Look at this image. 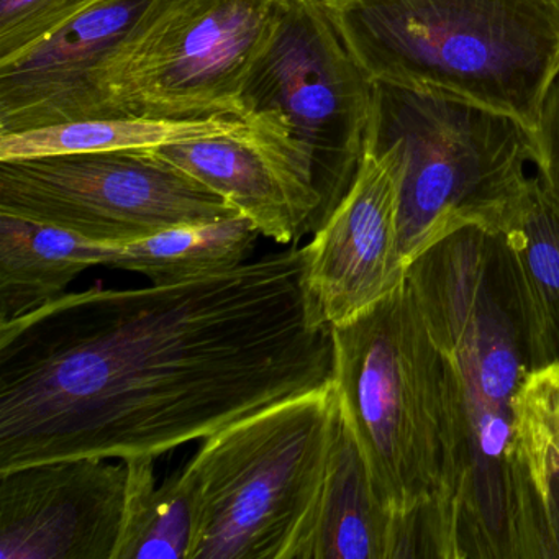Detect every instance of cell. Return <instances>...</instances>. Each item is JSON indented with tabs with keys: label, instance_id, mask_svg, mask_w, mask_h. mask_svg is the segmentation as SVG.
<instances>
[{
	"label": "cell",
	"instance_id": "1",
	"mask_svg": "<svg viewBox=\"0 0 559 559\" xmlns=\"http://www.w3.org/2000/svg\"><path fill=\"white\" fill-rule=\"evenodd\" d=\"M332 379L304 248L171 286L67 294L0 323V473L158 457Z\"/></svg>",
	"mask_w": 559,
	"mask_h": 559
},
{
	"label": "cell",
	"instance_id": "2",
	"mask_svg": "<svg viewBox=\"0 0 559 559\" xmlns=\"http://www.w3.org/2000/svg\"><path fill=\"white\" fill-rule=\"evenodd\" d=\"M408 286L443 355V476L438 502L456 559H512L515 399L533 371L500 234L467 227L408 266Z\"/></svg>",
	"mask_w": 559,
	"mask_h": 559
},
{
	"label": "cell",
	"instance_id": "3",
	"mask_svg": "<svg viewBox=\"0 0 559 559\" xmlns=\"http://www.w3.org/2000/svg\"><path fill=\"white\" fill-rule=\"evenodd\" d=\"M371 83L456 97L536 130L559 74V0H319Z\"/></svg>",
	"mask_w": 559,
	"mask_h": 559
},
{
	"label": "cell",
	"instance_id": "4",
	"mask_svg": "<svg viewBox=\"0 0 559 559\" xmlns=\"http://www.w3.org/2000/svg\"><path fill=\"white\" fill-rule=\"evenodd\" d=\"M366 142L395 146L399 234L408 266L467 227L500 234L532 188L535 130L456 97L372 83Z\"/></svg>",
	"mask_w": 559,
	"mask_h": 559
},
{
	"label": "cell",
	"instance_id": "5",
	"mask_svg": "<svg viewBox=\"0 0 559 559\" xmlns=\"http://www.w3.org/2000/svg\"><path fill=\"white\" fill-rule=\"evenodd\" d=\"M333 384L379 502L404 513L443 476V355L408 283L332 326Z\"/></svg>",
	"mask_w": 559,
	"mask_h": 559
},
{
	"label": "cell",
	"instance_id": "6",
	"mask_svg": "<svg viewBox=\"0 0 559 559\" xmlns=\"http://www.w3.org/2000/svg\"><path fill=\"white\" fill-rule=\"evenodd\" d=\"M340 417L332 379L205 437L185 466L201 493L192 559H283L319 492Z\"/></svg>",
	"mask_w": 559,
	"mask_h": 559
},
{
	"label": "cell",
	"instance_id": "7",
	"mask_svg": "<svg viewBox=\"0 0 559 559\" xmlns=\"http://www.w3.org/2000/svg\"><path fill=\"white\" fill-rule=\"evenodd\" d=\"M372 87L319 0H276L241 93V119L260 116L309 159L323 224L352 188L365 153Z\"/></svg>",
	"mask_w": 559,
	"mask_h": 559
},
{
	"label": "cell",
	"instance_id": "8",
	"mask_svg": "<svg viewBox=\"0 0 559 559\" xmlns=\"http://www.w3.org/2000/svg\"><path fill=\"white\" fill-rule=\"evenodd\" d=\"M0 214L116 247L240 212L152 148L0 162Z\"/></svg>",
	"mask_w": 559,
	"mask_h": 559
},
{
	"label": "cell",
	"instance_id": "9",
	"mask_svg": "<svg viewBox=\"0 0 559 559\" xmlns=\"http://www.w3.org/2000/svg\"><path fill=\"white\" fill-rule=\"evenodd\" d=\"M276 0H158L117 58L110 87L127 116L241 119V93Z\"/></svg>",
	"mask_w": 559,
	"mask_h": 559
},
{
	"label": "cell",
	"instance_id": "10",
	"mask_svg": "<svg viewBox=\"0 0 559 559\" xmlns=\"http://www.w3.org/2000/svg\"><path fill=\"white\" fill-rule=\"evenodd\" d=\"M158 0H97L37 47L0 64V135L130 117L110 87L117 58Z\"/></svg>",
	"mask_w": 559,
	"mask_h": 559
},
{
	"label": "cell",
	"instance_id": "11",
	"mask_svg": "<svg viewBox=\"0 0 559 559\" xmlns=\"http://www.w3.org/2000/svg\"><path fill=\"white\" fill-rule=\"evenodd\" d=\"M399 175L395 146L365 143L352 188L304 247L307 293L329 325L355 319L407 284Z\"/></svg>",
	"mask_w": 559,
	"mask_h": 559
},
{
	"label": "cell",
	"instance_id": "12",
	"mask_svg": "<svg viewBox=\"0 0 559 559\" xmlns=\"http://www.w3.org/2000/svg\"><path fill=\"white\" fill-rule=\"evenodd\" d=\"M127 464L71 457L0 473V559H114Z\"/></svg>",
	"mask_w": 559,
	"mask_h": 559
},
{
	"label": "cell",
	"instance_id": "13",
	"mask_svg": "<svg viewBox=\"0 0 559 559\" xmlns=\"http://www.w3.org/2000/svg\"><path fill=\"white\" fill-rule=\"evenodd\" d=\"M230 132L153 148L227 199L264 237L296 243L323 225L322 198L307 156L260 116Z\"/></svg>",
	"mask_w": 559,
	"mask_h": 559
},
{
	"label": "cell",
	"instance_id": "14",
	"mask_svg": "<svg viewBox=\"0 0 559 559\" xmlns=\"http://www.w3.org/2000/svg\"><path fill=\"white\" fill-rule=\"evenodd\" d=\"M509 467L512 559H559V362L516 394Z\"/></svg>",
	"mask_w": 559,
	"mask_h": 559
},
{
	"label": "cell",
	"instance_id": "15",
	"mask_svg": "<svg viewBox=\"0 0 559 559\" xmlns=\"http://www.w3.org/2000/svg\"><path fill=\"white\" fill-rule=\"evenodd\" d=\"M391 530L392 512L379 502L342 414L319 492L283 559H389Z\"/></svg>",
	"mask_w": 559,
	"mask_h": 559
},
{
	"label": "cell",
	"instance_id": "16",
	"mask_svg": "<svg viewBox=\"0 0 559 559\" xmlns=\"http://www.w3.org/2000/svg\"><path fill=\"white\" fill-rule=\"evenodd\" d=\"M106 247L53 225L0 214V323L67 296L83 271L103 266Z\"/></svg>",
	"mask_w": 559,
	"mask_h": 559
},
{
	"label": "cell",
	"instance_id": "17",
	"mask_svg": "<svg viewBox=\"0 0 559 559\" xmlns=\"http://www.w3.org/2000/svg\"><path fill=\"white\" fill-rule=\"evenodd\" d=\"M500 237L533 369L559 362V215L536 175L522 207Z\"/></svg>",
	"mask_w": 559,
	"mask_h": 559
},
{
	"label": "cell",
	"instance_id": "18",
	"mask_svg": "<svg viewBox=\"0 0 559 559\" xmlns=\"http://www.w3.org/2000/svg\"><path fill=\"white\" fill-rule=\"evenodd\" d=\"M260 230L238 214L179 225L126 245H107L103 266L142 274L155 286L217 276L247 263Z\"/></svg>",
	"mask_w": 559,
	"mask_h": 559
},
{
	"label": "cell",
	"instance_id": "19",
	"mask_svg": "<svg viewBox=\"0 0 559 559\" xmlns=\"http://www.w3.org/2000/svg\"><path fill=\"white\" fill-rule=\"evenodd\" d=\"M153 456L127 457L126 515L114 559H192L201 532V493L186 467L156 486Z\"/></svg>",
	"mask_w": 559,
	"mask_h": 559
},
{
	"label": "cell",
	"instance_id": "20",
	"mask_svg": "<svg viewBox=\"0 0 559 559\" xmlns=\"http://www.w3.org/2000/svg\"><path fill=\"white\" fill-rule=\"evenodd\" d=\"M243 120H159L145 117L83 120L0 135V162L76 153L152 150L230 132Z\"/></svg>",
	"mask_w": 559,
	"mask_h": 559
},
{
	"label": "cell",
	"instance_id": "21",
	"mask_svg": "<svg viewBox=\"0 0 559 559\" xmlns=\"http://www.w3.org/2000/svg\"><path fill=\"white\" fill-rule=\"evenodd\" d=\"M97 0H0V64L37 47Z\"/></svg>",
	"mask_w": 559,
	"mask_h": 559
},
{
	"label": "cell",
	"instance_id": "22",
	"mask_svg": "<svg viewBox=\"0 0 559 559\" xmlns=\"http://www.w3.org/2000/svg\"><path fill=\"white\" fill-rule=\"evenodd\" d=\"M535 136L538 146L536 178L559 215V74L543 104Z\"/></svg>",
	"mask_w": 559,
	"mask_h": 559
}]
</instances>
